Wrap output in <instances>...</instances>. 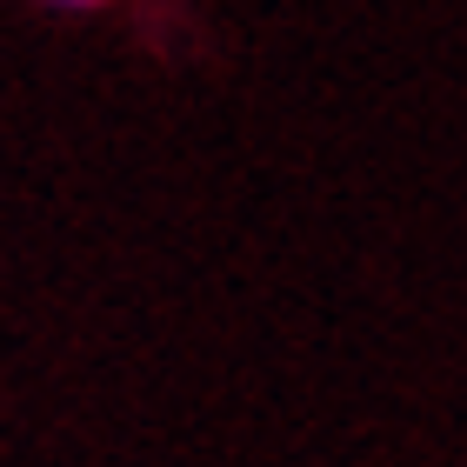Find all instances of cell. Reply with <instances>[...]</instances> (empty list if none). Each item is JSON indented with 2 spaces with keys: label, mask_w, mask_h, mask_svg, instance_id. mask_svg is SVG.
I'll return each instance as SVG.
<instances>
[{
  "label": "cell",
  "mask_w": 467,
  "mask_h": 467,
  "mask_svg": "<svg viewBox=\"0 0 467 467\" xmlns=\"http://www.w3.org/2000/svg\"><path fill=\"white\" fill-rule=\"evenodd\" d=\"M60 7H94V0H60Z\"/></svg>",
  "instance_id": "6da1fadb"
}]
</instances>
